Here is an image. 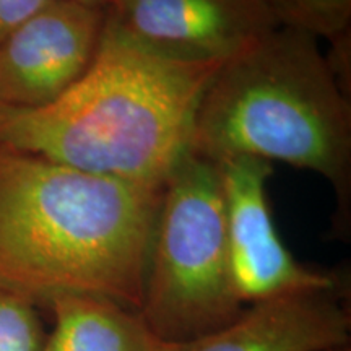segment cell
Here are the masks:
<instances>
[{
  "label": "cell",
  "mask_w": 351,
  "mask_h": 351,
  "mask_svg": "<svg viewBox=\"0 0 351 351\" xmlns=\"http://www.w3.org/2000/svg\"><path fill=\"white\" fill-rule=\"evenodd\" d=\"M163 187L0 148V288L39 309L93 295L138 311Z\"/></svg>",
  "instance_id": "obj_1"
},
{
  "label": "cell",
  "mask_w": 351,
  "mask_h": 351,
  "mask_svg": "<svg viewBox=\"0 0 351 351\" xmlns=\"http://www.w3.org/2000/svg\"><path fill=\"white\" fill-rule=\"evenodd\" d=\"M221 65L158 56L106 13L99 49L75 85L41 108L0 106V148L165 186L189 152L197 106Z\"/></svg>",
  "instance_id": "obj_2"
},
{
  "label": "cell",
  "mask_w": 351,
  "mask_h": 351,
  "mask_svg": "<svg viewBox=\"0 0 351 351\" xmlns=\"http://www.w3.org/2000/svg\"><path fill=\"white\" fill-rule=\"evenodd\" d=\"M189 152L212 163L236 156L280 161L330 184L333 236L351 230V98L319 39L278 28L226 60L197 106Z\"/></svg>",
  "instance_id": "obj_3"
},
{
  "label": "cell",
  "mask_w": 351,
  "mask_h": 351,
  "mask_svg": "<svg viewBox=\"0 0 351 351\" xmlns=\"http://www.w3.org/2000/svg\"><path fill=\"white\" fill-rule=\"evenodd\" d=\"M244 309L232 282L219 168L187 152L165 182L138 313L161 339L184 345Z\"/></svg>",
  "instance_id": "obj_4"
},
{
  "label": "cell",
  "mask_w": 351,
  "mask_h": 351,
  "mask_svg": "<svg viewBox=\"0 0 351 351\" xmlns=\"http://www.w3.org/2000/svg\"><path fill=\"white\" fill-rule=\"evenodd\" d=\"M218 168L232 282L245 306L345 283L339 271L301 263L280 238L269 200L274 165L252 156H236L218 163Z\"/></svg>",
  "instance_id": "obj_5"
},
{
  "label": "cell",
  "mask_w": 351,
  "mask_h": 351,
  "mask_svg": "<svg viewBox=\"0 0 351 351\" xmlns=\"http://www.w3.org/2000/svg\"><path fill=\"white\" fill-rule=\"evenodd\" d=\"M106 8L51 0L0 43V106L34 109L60 98L93 64Z\"/></svg>",
  "instance_id": "obj_6"
},
{
  "label": "cell",
  "mask_w": 351,
  "mask_h": 351,
  "mask_svg": "<svg viewBox=\"0 0 351 351\" xmlns=\"http://www.w3.org/2000/svg\"><path fill=\"white\" fill-rule=\"evenodd\" d=\"M108 16L145 49L225 64L278 28L267 0H111Z\"/></svg>",
  "instance_id": "obj_7"
},
{
  "label": "cell",
  "mask_w": 351,
  "mask_h": 351,
  "mask_svg": "<svg viewBox=\"0 0 351 351\" xmlns=\"http://www.w3.org/2000/svg\"><path fill=\"white\" fill-rule=\"evenodd\" d=\"M348 283L245 306L243 314L179 351H319L350 341Z\"/></svg>",
  "instance_id": "obj_8"
},
{
  "label": "cell",
  "mask_w": 351,
  "mask_h": 351,
  "mask_svg": "<svg viewBox=\"0 0 351 351\" xmlns=\"http://www.w3.org/2000/svg\"><path fill=\"white\" fill-rule=\"evenodd\" d=\"M54 326L43 351H179L137 309L93 295H65L47 306Z\"/></svg>",
  "instance_id": "obj_9"
},
{
  "label": "cell",
  "mask_w": 351,
  "mask_h": 351,
  "mask_svg": "<svg viewBox=\"0 0 351 351\" xmlns=\"http://www.w3.org/2000/svg\"><path fill=\"white\" fill-rule=\"evenodd\" d=\"M276 25L332 39L351 32V0H267Z\"/></svg>",
  "instance_id": "obj_10"
},
{
  "label": "cell",
  "mask_w": 351,
  "mask_h": 351,
  "mask_svg": "<svg viewBox=\"0 0 351 351\" xmlns=\"http://www.w3.org/2000/svg\"><path fill=\"white\" fill-rule=\"evenodd\" d=\"M46 335L39 307L0 288V351H43Z\"/></svg>",
  "instance_id": "obj_11"
},
{
  "label": "cell",
  "mask_w": 351,
  "mask_h": 351,
  "mask_svg": "<svg viewBox=\"0 0 351 351\" xmlns=\"http://www.w3.org/2000/svg\"><path fill=\"white\" fill-rule=\"evenodd\" d=\"M51 0H0V43Z\"/></svg>",
  "instance_id": "obj_12"
},
{
  "label": "cell",
  "mask_w": 351,
  "mask_h": 351,
  "mask_svg": "<svg viewBox=\"0 0 351 351\" xmlns=\"http://www.w3.org/2000/svg\"><path fill=\"white\" fill-rule=\"evenodd\" d=\"M73 2L83 3V5H90V7L106 8L109 5V2H111V0H73Z\"/></svg>",
  "instance_id": "obj_13"
},
{
  "label": "cell",
  "mask_w": 351,
  "mask_h": 351,
  "mask_svg": "<svg viewBox=\"0 0 351 351\" xmlns=\"http://www.w3.org/2000/svg\"><path fill=\"white\" fill-rule=\"evenodd\" d=\"M319 351H351V343H350V341H346V343H340V345L327 346V348L319 350Z\"/></svg>",
  "instance_id": "obj_14"
}]
</instances>
